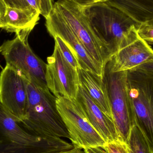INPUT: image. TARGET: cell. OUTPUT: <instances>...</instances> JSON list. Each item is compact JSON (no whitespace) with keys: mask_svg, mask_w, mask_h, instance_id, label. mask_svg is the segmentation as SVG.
<instances>
[{"mask_svg":"<svg viewBox=\"0 0 153 153\" xmlns=\"http://www.w3.org/2000/svg\"><path fill=\"white\" fill-rule=\"evenodd\" d=\"M28 95L26 117L22 126L32 134L45 138L70 139L66 126L56 107V97L48 88L39 87L26 80Z\"/></svg>","mask_w":153,"mask_h":153,"instance_id":"1","label":"cell"},{"mask_svg":"<svg viewBox=\"0 0 153 153\" xmlns=\"http://www.w3.org/2000/svg\"><path fill=\"white\" fill-rule=\"evenodd\" d=\"M80 8L91 27L113 56L140 25L107 1Z\"/></svg>","mask_w":153,"mask_h":153,"instance_id":"2","label":"cell"},{"mask_svg":"<svg viewBox=\"0 0 153 153\" xmlns=\"http://www.w3.org/2000/svg\"><path fill=\"white\" fill-rule=\"evenodd\" d=\"M0 102V153H55L74 148L60 137L45 138L26 131Z\"/></svg>","mask_w":153,"mask_h":153,"instance_id":"3","label":"cell"},{"mask_svg":"<svg viewBox=\"0 0 153 153\" xmlns=\"http://www.w3.org/2000/svg\"><path fill=\"white\" fill-rule=\"evenodd\" d=\"M127 73L113 71L111 58L104 66L102 76L117 133L126 143L133 127L136 126L128 91Z\"/></svg>","mask_w":153,"mask_h":153,"instance_id":"4","label":"cell"},{"mask_svg":"<svg viewBox=\"0 0 153 153\" xmlns=\"http://www.w3.org/2000/svg\"><path fill=\"white\" fill-rule=\"evenodd\" d=\"M127 87L136 124L153 153V74L138 69L128 71Z\"/></svg>","mask_w":153,"mask_h":153,"instance_id":"5","label":"cell"},{"mask_svg":"<svg viewBox=\"0 0 153 153\" xmlns=\"http://www.w3.org/2000/svg\"><path fill=\"white\" fill-rule=\"evenodd\" d=\"M54 6L69 25L91 58L103 70L113 56L108 45L95 34L80 6L68 0H57Z\"/></svg>","mask_w":153,"mask_h":153,"instance_id":"6","label":"cell"},{"mask_svg":"<svg viewBox=\"0 0 153 153\" xmlns=\"http://www.w3.org/2000/svg\"><path fill=\"white\" fill-rule=\"evenodd\" d=\"M13 39L0 46V53L6 65L19 74L30 82L48 88L46 81L47 64L32 51L28 42V35H15Z\"/></svg>","mask_w":153,"mask_h":153,"instance_id":"7","label":"cell"},{"mask_svg":"<svg viewBox=\"0 0 153 153\" xmlns=\"http://www.w3.org/2000/svg\"><path fill=\"white\" fill-rule=\"evenodd\" d=\"M56 103L74 147L83 150L104 145L105 141L89 122L76 99L60 96L56 98Z\"/></svg>","mask_w":153,"mask_h":153,"instance_id":"8","label":"cell"},{"mask_svg":"<svg viewBox=\"0 0 153 153\" xmlns=\"http://www.w3.org/2000/svg\"><path fill=\"white\" fill-rule=\"evenodd\" d=\"M47 62L46 81L49 91L56 98L76 99L80 86L77 70L65 59L56 44Z\"/></svg>","mask_w":153,"mask_h":153,"instance_id":"9","label":"cell"},{"mask_svg":"<svg viewBox=\"0 0 153 153\" xmlns=\"http://www.w3.org/2000/svg\"><path fill=\"white\" fill-rule=\"evenodd\" d=\"M0 102L18 120L24 119L28 103L26 80L7 65L0 73Z\"/></svg>","mask_w":153,"mask_h":153,"instance_id":"10","label":"cell"},{"mask_svg":"<svg viewBox=\"0 0 153 153\" xmlns=\"http://www.w3.org/2000/svg\"><path fill=\"white\" fill-rule=\"evenodd\" d=\"M45 26L51 36H58L75 52L80 68L102 76L103 70L91 58L76 35L54 6L47 19Z\"/></svg>","mask_w":153,"mask_h":153,"instance_id":"11","label":"cell"},{"mask_svg":"<svg viewBox=\"0 0 153 153\" xmlns=\"http://www.w3.org/2000/svg\"><path fill=\"white\" fill-rule=\"evenodd\" d=\"M114 72L133 70L153 61V49L150 45L139 37L121 47L112 58Z\"/></svg>","mask_w":153,"mask_h":153,"instance_id":"12","label":"cell"},{"mask_svg":"<svg viewBox=\"0 0 153 153\" xmlns=\"http://www.w3.org/2000/svg\"><path fill=\"white\" fill-rule=\"evenodd\" d=\"M76 100L89 122L105 143L120 139L113 119L102 111L80 85Z\"/></svg>","mask_w":153,"mask_h":153,"instance_id":"13","label":"cell"},{"mask_svg":"<svg viewBox=\"0 0 153 153\" xmlns=\"http://www.w3.org/2000/svg\"><path fill=\"white\" fill-rule=\"evenodd\" d=\"M39 13L33 8L7 6L5 14L0 19V28L15 35L29 36L39 21Z\"/></svg>","mask_w":153,"mask_h":153,"instance_id":"14","label":"cell"},{"mask_svg":"<svg viewBox=\"0 0 153 153\" xmlns=\"http://www.w3.org/2000/svg\"><path fill=\"white\" fill-rule=\"evenodd\" d=\"M80 85L107 115L112 118L108 93L102 77L90 71L77 69Z\"/></svg>","mask_w":153,"mask_h":153,"instance_id":"15","label":"cell"},{"mask_svg":"<svg viewBox=\"0 0 153 153\" xmlns=\"http://www.w3.org/2000/svg\"><path fill=\"white\" fill-rule=\"evenodd\" d=\"M138 24L153 19V0H107Z\"/></svg>","mask_w":153,"mask_h":153,"instance_id":"16","label":"cell"},{"mask_svg":"<svg viewBox=\"0 0 153 153\" xmlns=\"http://www.w3.org/2000/svg\"><path fill=\"white\" fill-rule=\"evenodd\" d=\"M127 143L130 153H152L147 140L137 126L132 128Z\"/></svg>","mask_w":153,"mask_h":153,"instance_id":"17","label":"cell"},{"mask_svg":"<svg viewBox=\"0 0 153 153\" xmlns=\"http://www.w3.org/2000/svg\"><path fill=\"white\" fill-rule=\"evenodd\" d=\"M53 38L54 39L55 44L57 45L61 53L66 61L76 70L80 68L78 59L75 52L60 37L56 36Z\"/></svg>","mask_w":153,"mask_h":153,"instance_id":"18","label":"cell"},{"mask_svg":"<svg viewBox=\"0 0 153 153\" xmlns=\"http://www.w3.org/2000/svg\"><path fill=\"white\" fill-rule=\"evenodd\" d=\"M30 5L47 19L53 8V0H26Z\"/></svg>","mask_w":153,"mask_h":153,"instance_id":"19","label":"cell"},{"mask_svg":"<svg viewBox=\"0 0 153 153\" xmlns=\"http://www.w3.org/2000/svg\"><path fill=\"white\" fill-rule=\"evenodd\" d=\"M102 148L108 153H130L127 143L120 139L106 142Z\"/></svg>","mask_w":153,"mask_h":153,"instance_id":"20","label":"cell"},{"mask_svg":"<svg viewBox=\"0 0 153 153\" xmlns=\"http://www.w3.org/2000/svg\"><path fill=\"white\" fill-rule=\"evenodd\" d=\"M138 36L149 45H153V25L143 23L137 29Z\"/></svg>","mask_w":153,"mask_h":153,"instance_id":"21","label":"cell"},{"mask_svg":"<svg viewBox=\"0 0 153 153\" xmlns=\"http://www.w3.org/2000/svg\"><path fill=\"white\" fill-rule=\"evenodd\" d=\"M6 6L11 7L28 9L32 8L26 0H3Z\"/></svg>","mask_w":153,"mask_h":153,"instance_id":"22","label":"cell"},{"mask_svg":"<svg viewBox=\"0 0 153 153\" xmlns=\"http://www.w3.org/2000/svg\"><path fill=\"white\" fill-rule=\"evenodd\" d=\"M134 69L142 70V71H144L153 74V61L142 65Z\"/></svg>","mask_w":153,"mask_h":153,"instance_id":"23","label":"cell"},{"mask_svg":"<svg viewBox=\"0 0 153 153\" xmlns=\"http://www.w3.org/2000/svg\"><path fill=\"white\" fill-rule=\"evenodd\" d=\"M80 6H85L96 2V0H68Z\"/></svg>","mask_w":153,"mask_h":153,"instance_id":"24","label":"cell"},{"mask_svg":"<svg viewBox=\"0 0 153 153\" xmlns=\"http://www.w3.org/2000/svg\"><path fill=\"white\" fill-rule=\"evenodd\" d=\"M83 151L85 153H108L102 147L85 148Z\"/></svg>","mask_w":153,"mask_h":153,"instance_id":"25","label":"cell"},{"mask_svg":"<svg viewBox=\"0 0 153 153\" xmlns=\"http://www.w3.org/2000/svg\"><path fill=\"white\" fill-rule=\"evenodd\" d=\"M55 153H85L84 152L83 150L80 148H77L76 147H74L73 149L71 150H68V151H63V152H58Z\"/></svg>","mask_w":153,"mask_h":153,"instance_id":"26","label":"cell"},{"mask_svg":"<svg viewBox=\"0 0 153 153\" xmlns=\"http://www.w3.org/2000/svg\"><path fill=\"white\" fill-rule=\"evenodd\" d=\"M6 7L7 6L3 0H0V19L5 14Z\"/></svg>","mask_w":153,"mask_h":153,"instance_id":"27","label":"cell"},{"mask_svg":"<svg viewBox=\"0 0 153 153\" xmlns=\"http://www.w3.org/2000/svg\"><path fill=\"white\" fill-rule=\"evenodd\" d=\"M146 23H148V24H152V25H153V19L152 20L148 22H146Z\"/></svg>","mask_w":153,"mask_h":153,"instance_id":"28","label":"cell"},{"mask_svg":"<svg viewBox=\"0 0 153 153\" xmlns=\"http://www.w3.org/2000/svg\"><path fill=\"white\" fill-rule=\"evenodd\" d=\"M107 0H96V2L98 1H106Z\"/></svg>","mask_w":153,"mask_h":153,"instance_id":"29","label":"cell"}]
</instances>
